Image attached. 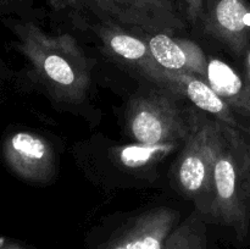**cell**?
Returning <instances> with one entry per match:
<instances>
[{
  "label": "cell",
  "mask_w": 250,
  "mask_h": 249,
  "mask_svg": "<svg viewBox=\"0 0 250 249\" xmlns=\"http://www.w3.org/2000/svg\"><path fill=\"white\" fill-rule=\"evenodd\" d=\"M208 1H210V0H205V4H207V2H208Z\"/></svg>",
  "instance_id": "d6986e66"
},
{
  "label": "cell",
  "mask_w": 250,
  "mask_h": 249,
  "mask_svg": "<svg viewBox=\"0 0 250 249\" xmlns=\"http://www.w3.org/2000/svg\"><path fill=\"white\" fill-rule=\"evenodd\" d=\"M16 42L14 46L28 62L29 75L55 100L80 104L90 87V66L71 34L51 36L31 20L4 17Z\"/></svg>",
  "instance_id": "6da1fadb"
},
{
  "label": "cell",
  "mask_w": 250,
  "mask_h": 249,
  "mask_svg": "<svg viewBox=\"0 0 250 249\" xmlns=\"http://www.w3.org/2000/svg\"><path fill=\"white\" fill-rule=\"evenodd\" d=\"M164 249H212L205 221L198 210L176 227Z\"/></svg>",
  "instance_id": "4fadbf2b"
},
{
  "label": "cell",
  "mask_w": 250,
  "mask_h": 249,
  "mask_svg": "<svg viewBox=\"0 0 250 249\" xmlns=\"http://www.w3.org/2000/svg\"><path fill=\"white\" fill-rule=\"evenodd\" d=\"M244 80H246L247 84L250 88V49L246 56V76H244Z\"/></svg>",
  "instance_id": "ac0fdd59"
},
{
  "label": "cell",
  "mask_w": 250,
  "mask_h": 249,
  "mask_svg": "<svg viewBox=\"0 0 250 249\" xmlns=\"http://www.w3.org/2000/svg\"><path fill=\"white\" fill-rule=\"evenodd\" d=\"M248 134L224 124L212 172L210 200L205 209L215 224L234 229L243 239L250 225V143Z\"/></svg>",
  "instance_id": "7a4b0ae2"
},
{
  "label": "cell",
  "mask_w": 250,
  "mask_h": 249,
  "mask_svg": "<svg viewBox=\"0 0 250 249\" xmlns=\"http://www.w3.org/2000/svg\"><path fill=\"white\" fill-rule=\"evenodd\" d=\"M29 7L31 0H0V15L4 17L17 15V19H26L24 11Z\"/></svg>",
  "instance_id": "5bb4252c"
},
{
  "label": "cell",
  "mask_w": 250,
  "mask_h": 249,
  "mask_svg": "<svg viewBox=\"0 0 250 249\" xmlns=\"http://www.w3.org/2000/svg\"><path fill=\"white\" fill-rule=\"evenodd\" d=\"M1 154L7 167L27 182L48 183L55 175V153L41 134L31 131L11 133L2 142Z\"/></svg>",
  "instance_id": "52a82bcc"
},
{
  "label": "cell",
  "mask_w": 250,
  "mask_h": 249,
  "mask_svg": "<svg viewBox=\"0 0 250 249\" xmlns=\"http://www.w3.org/2000/svg\"><path fill=\"white\" fill-rule=\"evenodd\" d=\"M146 80L154 83L156 87L189 100L200 111L208 112L224 124L241 129L250 136V127L244 126L239 122L236 112L217 95L204 78L189 73L168 71L159 66Z\"/></svg>",
  "instance_id": "ba28073f"
},
{
  "label": "cell",
  "mask_w": 250,
  "mask_h": 249,
  "mask_svg": "<svg viewBox=\"0 0 250 249\" xmlns=\"http://www.w3.org/2000/svg\"><path fill=\"white\" fill-rule=\"evenodd\" d=\"M224 122L194 114L193 127L175 170L176 185L186 197L210 195L215 160L221 144Z\"/></svg>",
  "instance_id": "277c9868"
},
{
  "label": "cell",
  "mask_w": 250,
  "mask_h": 249,
  "mask_svg": "<svg viewBox=\"0 0 250 249\" xmlns=\"http://www.w3.org/2000/svg\"><path fill=\"white\" fill-rule=\"evenodd\" d=\"M205 81L234 112L250 117V88L229 63L219 59L208 60Z\"/></svg>",
  "instance_id": "7c38bea8"
},
{
  "label": "cell",
  "mask_w": 250,
  "mask_h": 249,
  "mask_svg": "<svg viewBox=\"0 0 250 249\" xmlns=\"http://www.w3.org/2000/svg\"><path fill=\"white\" fill-rule=\"evenodd\" d=\"M55 5L59 6H68V5H72V6H81V5H84L85 0H51Z\"/></svg>",
  "instance_id": "e0dca14e"
},
{
  "label": "cell",
  "mask_w": 250,
  "mask_h": 249,
  "mask_svg": "<svg viewBox=\"0 0 250 249\" xmlns=\"http://www.w3.org/2000/svg\"><path fill=\"white\" fill-rule=\"evenodd\" d=\"M146 33L148 37L144 39L161 67L168 71L189 73L205 80L208 59L197 43L189 39L176 38L167 32Z\"/></svg>",
  "instance_id": "30bf717a"
},
{
  "label": "cell",
  "mask_w": 250,
  "mask_h": 249,
  "mask_svg": "<svg viewBox=\"0 0 250 249\" xmlns=\"http://www.w3.org/2000/svg\"><path fill=\"white\" fill-rule=\"evenodd\" d=\"M186 17L192 24L203 23L205 15V0H183Z\"/></svg>",
  "instance_id": "9a60e30c"
},
{
  "label": "cell",
  "mask_w": 250,
  "mask_h": 249,
  "mask_svg": "<svg viewBox=\"0 0 250 249\" xmlns=\"http://www.w3.org/2000/svg\"><path fill=\"white\" fill-rule=\"evenodd\" d=\"M93 29L110 56L136 70L143 77L148 78L160 66L146 39L125 31L112 22H100L94 24Z\"/></svg>",
  "instance_id": "8fae6325"
},
{
  "label": "cell",
  "mask_w": 250,
  "mask_h": 249,
  "mask_svg": "<svg viewBox=\"0 0 250 249\" xmlns=\"http://www.w3.org/2000/svg\"><path fill=\"white\" fill-rule=\"evenodd\" d=\"M177 98L160 87L132 98L126 126L137 144L176 146L181 142L185 143L195 112L183 109Z\"/></svg>",
  "instance_id": "3957f363"
},
{
  "label": "cell",
  "mask_w": 250,
  "mask_h": 249,
  "mask_svg": "<svg viewBox=\"0 0 250 249\" xmlns=\"http://www.w3.org/2000/svg\"><path fill=\"white\" fill-rule=\"evenodd\" d=\"M204 31L242 54L250 42V7L247 0H210L205 4Z\"/></svg>",
  "instance_id": "9c48e42d"
},
{
  "label": "cell",
  "mask_w": 250,
  "mask_h": 249,
  "mask_svg": "<svg viewBox=\"0 0 250 249\" xmlns=\"http://www.w3.org/2000/svg\"><path fill=\"white\" fill-rule=\"evenodd\" d=\"M84 5L148 33L185 28V21L171 0H85Z\"/></svg>",
  "instance_id": "8992f818"
},
{
  "label": "cell",
  "mask_w": 250,
  "mask_h": 249,
  "mask_svg": "<svg viewBox=\"0 0 250 249\" xmlns=\"http://www.w3.org/2000/svg\"><path fill=\"white\" fill-rule=\"evenodd\" d=\"M180 224V211L153 208L125 221L93 249H164Z\"/></svg>",
  "instance_id": "5b68a950"
},
{
  "label": "cell",
  "mask_w": 250,
  "mask_h": 249,
  "mask_svg": "<svg viewBox=\"0 0 250 249\" xmlns=\"http://www.w3.org/2000/svg\"><path fill=\"white\" fill-rule=\"evenodd\" d=\"M0 249H27L26 247L21 246L17 242L11 241V239L0 237Z\"/></svg>",
  "instance_id": "2e32d148"
}]
</instances>
